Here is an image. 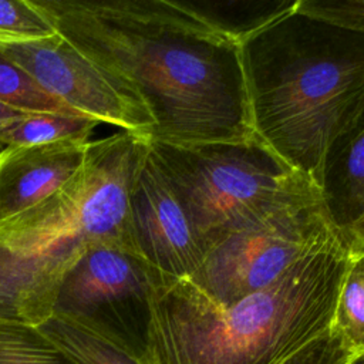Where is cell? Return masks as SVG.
<instances>
[{
    "label": "cell",
    "mask_w": 364,
    "mask_h": 364,
    "mask_svg": "<svg viewBox=\"0 0 364 364\" xmlns=\"http://www.w3.org/2000/svg\"><path fill=\"white\" fill-rule=\"evenodd\" d=\"M0 364H75L40 327L0 318Z\"/></svg>",
    "instance_id": "15"
},
{
    "label": "cell",
    "mask_w": 364,
    "mask_h": 364,
    "mask_svg": "<svg viewBox=\"0 0 364 364\" xmlns=\"http://www.w3.org/2000/svg\"><path fill=\"white\" fill-rule=\"evenodd\" d=\"M38 327L75 364H142L134 351L78 318L54 313Z\"/></svg>",
    "instance_id": "12"
},
{
    "label": "cell",
    "mask_w": 364,
    "mask_h": 364,
    "mask_svg": "<svg viewBox=\"0 0 364 364\" xmlns=\"http://www.w3.org/2000/svg\"><path fill=\"white\" fill-rule=\"evenodd\" d=\"M0 51L81 117L151 138L154 119L142 101L58 33L43 40L0 44Z\"/></svg>",
    "instance_id": "7"
},
{
    "label": "cell",
    "mask_w": 364,
    "mask_h": 364,
    "mask_svg": "<svg viewBox=\"0 0 364 364\" xmlns=\"http://www.w3.org/2000/svg\"><path fill=\"white\" fill-rule=\"evenodd\" d=\"M55 31L131 90L151 141L255 138L240 46L172 0H31Z\"/></svg>",
    "instance_id": "1"
},
{
    "label": "cell",
    "mask_w": 364,
    "mask_h": 364,
    "mask_svg": "<svg viewBox=\"0 0 364 364\" xmlns=\"http://www.w3.org/2000/svg\"><path fill=\"white\" fill-rule=\"evenodd\" d=\"M13 43H21V41H18V40H16V38H13V37L0 31V44H13Z\"/></svg>",
    "instance_id": "21"
},
{
    "label": "cell",
    "mask_w": 364,
    "mask_h": 364,
    "mask_svg": "<svg viewBox=\"0 0 364 364\" xmlns=\"http://www.w3.org/2000/svg\"><path fill=\"white\" fill-rule=\"evenodd\" d=\"M0 101L26 112L77 115L70 107L53 98L18 65L0 51ZM85 118V117H84Z\"/></svg>",
    "instance_id": "16"
},
{
    "label": "cell",
    "mask_w": 364,
    "mask_h": 364,
    "mask_svg": "<svg viewBox=\"0 0 364 364\" xmlns=\"http://www.w3.org/2000/svg\"><path fill=\"white\" fill-rule=\"evenodd\" d=\"M348 252L336 236L273 284L218 306L186 280L149 301L142 364H279L330 330Z\"/></svg>",
    "instance_id": "3"
},
{
    "label": "cell",
    "mask_w": 364,
    "mask_h": 364,
    "mask_svg": "<svg viewBox=\"0 0 364 364\" xmlns=\"http://www.w3.org/2000/svg\"><path fill=\"white\" fill-rule=\"evenodd\" d=\"M26 114H28V112L21 111L18 108H14V107L0 101V124H7V122H11V121L20 119Z\"/></svg>",
    "instance_id": "20"
},
{
    "label": "cell",
    "mask_w": 364,
    "mask_h": 364,
    "mask_svg": "<svg viewBox=\"0 0 364 364\" xmlns=\"http://www.w3.org/2000/svg\"><path fill=\"white\" fill-rule=\"evenodd\" d=\"M0 31L18 41L43 40L57 34L31 0H0Z\"/></svg>",
    "instance_id": "17"
},
{
    "label": "cell",
    "mask_w": 364,
    "mask_h": 364,
    "mask_svg": "<svg viewBox=\"0 0 364 364\" xmlns=\"http://www.w3.org/2000/svg\"><path fill=\"white\" fill-rule=\"evenodd\" d=\"M255 136L316 185L364 109V33L297 7L240 44Z\"/></svg>",
    "instance_id": "2"
},
{
    "label": "cell",
    "mask_w": 364,
    "mask_h": 364,
    "mask_svg": "<svg viewBox=\"0 0 364 364\" xmlns=\"http://www.w3.org/2000/svg\"><path fill=\"white\" fill-rule=\"evenodd\" d=\"M316 186L338 235L364 215V109L328 146Z\"/></svg>",
    "instance_id": "10"
},
{
    "label": "cell",
    "mask_w": 364,
    "mask_h": 364,
    "mask_svg": "<svg viewBox=\"0 0 364 364\" xmlns=\"http://www.w3.org/2000/svg\"><path fill=\"white\" fill-rule=\"evenodd\" d=\"M3 125H4V124H0V129H1V128H3ZM0 149H1V148H0Z\"/></svg>",
    "instance_id": "23"
},
{
    "label": "cell",
    "mask_w": 364,
    "mask_h": 364,
    "mask_svg": "<svg viewBox=\"0 0 364 364\" xmlns=\"http://www.w3.org/2000/svg\"><path fill=\"white\" fill-rule=\"evenodd\" d=\"M215 33L239 46L297 7L299 0H172Z\"/></svg>",
    "instance_id": "11"
},
{
    "label": "cell",
    "mask_w": 364,
    "mask_h": 364,
    "mask_svg": "<svg viewBox=\"0 0 364 364\" xmlns=\"http://www.w3.org/2000/svg\"><path fill=\"white\" fill-rule=\"evenodd\" d=\"M330 333L354 357L364 354V252L348 255Z\"/></svg>",
    "instance_id": "13"
},
{
    "label": "cell",
    "mask_w": 364,
    "mask_h": 364,
    "mask_svg": "<svg viewBox=\"0 0 364 364\" xmlns=\"http://www.w3.org/2000/svg\"><path fill=\"white\" fill-rule=\"evenodd\" d=\"M98 121L53 112H28L0 129V148L90 138Z\"/></svg>",
    "instance_id": "14"
},
{
    "label": "cell",
    "mask_w": 364,
    "mask_h": 364,
    "mask_svg": "<svg viewBox=\"0 0 364 364\" xmlns=\"http://www.w3.org/2000/svg\"><path fill=\"white\" fill-rule=\"evenodd\" d=\"M354 358L328 330L279 364H350Z\"/></svg>",
    "instance_id": "18"
},
{
    "label": "cell",
    "mask_w": 364,
    "mask_h": 364,
    "mask_svg": "<svg viewBox=\"0 0 364 364\" xmlns=\"http://www.w3.org/2000/svg\"><path fill=\"white\" fill-rule=\"evenodd\" d=\"M129 219L136 253L165 279L188 280L202 266V240L149 148L132 188Z\"/></svg>",
    "instance_id": "8"
},
{
    "label": "cell",
    "mask_w": 364,
    "mask_h": 364,
    "mask_svg": "<svg viewBox=\"0 0 364 364\" xmlns=\"http://www.w3.org/2000/svg\"><path fill=\"white\" fill-rule=\"evenodd\" d=\"M168 282L132 250L97 242L65 274L54 313L84 321L141 360L151 297Z\"/></svg>",
    "instance_id": "6"
},
{
    "label": "cell",
    "mask_w": 364,
    "mask_h": 364,
    "mask_svg": "<svg viewBox=\"0 0 364 364\" xmlns=\"http://www.w3.org/2000/svg\"><path fill=\"white\" fill-rule=\"evenodd\" d=\"M336 236L314 188L233 232L186 282L209 301L228 306L273 284Z\"/></svg>",
    "instance_id": "5"
},
{
    "label": "cell",
    "mask_w": 364,
    "mask_h": 364,
    "mask_svg": "<svg viewBox=\"0 0 364 364\" xmlns=\"http://www.w3.org/2000/svg\"><path fill=\"white\" fill-rule=\"evenodd\" d=\"M149 151L186 208L206 255L257 216L314 188L256 136Z\"/></svg>",
    "instance_id": "4"
},
{
    "label": "cell",
    "mask_w": 364,
    "mask_h": 364,
    "mask_svg": "<svg viewBox=\"0 0 364 364\" xmlns=\"http://www.w3.org/2000/svg\"><path fill=\"white\" fill-rule=\"evenodd\" d=\"M350 364H364V354H361V355L355 357Z\"/></svg>",
    "instance_id": "22"
},
{
    "label": "cell",
    "mask_w": 364,
    "mask_h": 364,
    "mask_svg": "<svg viewBox=\"0 0 364 364\" xmlns=\"http://www.w3.org/2000/svg\"><path fill=\"white\" fill-rule=\"evenodd\" d=\"M340 236L348 255L364 252V215L360 219H357Z\"/></svg>",
    "instance_id": "19"
},
{
    "label": "cell",
    "mask_w": 364,
    "mask_h": 364,
    "mask_svg": "<svg viewBox=\"0 0 364 364\" xmlns=\"http://www.w3.org/2000/svg\"><path fill=\"white\" fill-rule=\"evenodd\" d=\"M91 138L0 149V225L37 206L82 166Z\"/></svg>",
    "instance_id": "9"
}]
</instances>
